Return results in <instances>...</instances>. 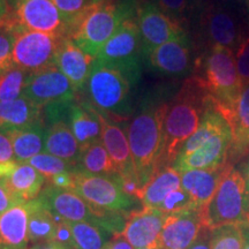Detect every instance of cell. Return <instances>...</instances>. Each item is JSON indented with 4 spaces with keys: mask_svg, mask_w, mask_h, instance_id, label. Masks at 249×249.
I'll use <instances>...</instances> for the list:
<instances>
[{
    "mask_svg": "<svg viewBox=\"0 0 249 249\" xmlns=\"http://www.w3.org/2000/svg\"><path fill=\"white\" fill-rule=\"evenodd\" d=\"M104 249H134V247L121 233H118L112 236Z\"/></svg>",
    "mask_w": 249,
    "mask_h": 249,
    "instance_id": "7dc6e473",
    "label": "cell"
},
{
    "mask_svg": "<svg viewBox=\"0 0 249 249\" xmlns=\"http://www.w3.org/2000/svg\"><path fill=\"white\" fill-rule=\"evenodd\" d=\"M30 166L36 169L40 174L46 178V181L51 179L52 177L64 172H74V166L61 158L55 157L53 155H50L48 152H40L35 157L30 158L27 161Z\"/></svg>",
    "mask_w": 249,
    "mask_h": 249,
    "instance_id": "8d00e7d4",
    "label": "cell"
},
{
    "mask_svg": "<svg viewBox=\"0 0 249 249\" xmlns=\"http://www.w3.org/2000/svg\"><path fill=\"white\" fill-rule=\"evenodd\" d=\"M44 152L73 165L75 171V165L81 155V147L67 121H55L46 128Z\"/></svg>",
    "mask_w": 249,
    "mask_h": 249,
    "instance_id": "484cf974",
    "label": "cell"
},
{
    "mask_svg": "<svg viewBox=\"0 0 249 249\" xmlns=\"http://www.w3.org/2000/svg\"><path fill=\"white\" fill-rule=\"evenodd\" d=\"M18 163L17 160L6 161V163H0V180L8 179L17 170Z\"/></svg>",
    "mask_w": 249,
    "mask_h": 249,
    "instance_id": "c3c4849f",
    "label": "cell"
},
{
    "mask_svg": "<svg viewBox=\"0 0 249 249\" xmlns=\"http://www.w3.org/2000/svg\"><path fill=\"white\" fill-rule=\"evenodd\" d=\"M68 124L79 142L81 150L101 141L102 124L98 111L88 101H74L68 113Z\"/></svg>",
    "mask_w": 249,
    "mask_h": 249,
    "instance_id": "603a6c76",
    "label": "cell"
},
{
    "mask_svg": "<svg viewBox=\"0 0 249 249\" xmlns=\"http://www.w3.org/2000/svg\"><path fill=\"white\" fill-rule=\"evenodd\" d=\"M188 249H211V230L203 226L197 239Z\"/></svg>",
    "mask_w": 249,
    "mask_h": 249,
    "instance_id": "bcb514c9",
    "label": "cell"
},
{
    "mask_svg": "<svg viewBox=\"0 0 249 249\" xmlns=\"http://www.w3.org/2000/svg\"><path fill=\"white\" fill-rule=\"evenodd\" d=\"M95 59L119 71L132 87L138 85L144 55L136 18L124 21Z\"/></svg>",
    "mask_w": 249,
    "mask_h": 249,
    "instance_id": "ba28073f",
    "label": "cell"
},
{
    "mask_svg": "<svg viewBox=\"0 0 249 249\" xmlns=\"http://www.w3.org/2000/svg\"><path fill=\"white\" fill-rule=\"evenodd\" d=\"M46 183H49V185H52L54 187H58V188L71 191L74 185L73 172H64V173L57 174V176L52 177L51 179H49Z\"/></svg>",
    "mask_w": 249,
    "mask_h": 249,
    "instance_id": "f6af8a7d",
    "label": "cell"
},
{
    "mask_svg": "<svg viewBox=\"0 0 249 249\" xmlns=\"http://www.w3.org/2000/svg\"><path fill=\"white\" fill-rule=\"evenodd\" d=\"M14 36L13 28L6 21L0 24V75L15 66L13 60Z\"/></svg>",
    "mask_w": 249,
    "mask_h": 249,
    "instance_id": "f35d334b",
    "label": "cell"
},
{
    "mask_svg": "<svg viewBox=\"0 0 249 249\" xmlns=\"http://www.w3.org/2000/svg\"><path fill=\"white\" fill-rule=\"evenodd\" d=\"M98 116L102 124L101 141L113 161L118 176L120 178L136 179L126 129L123 128L120 123L105 117L101 112H98Z\"/></svg>",
    "mask_w": 249,
    "mask_h": 249,
    "instance_id": "d6986e66",
    "label": "cell"
},
{
    "mask_svg": "<svg viewBox=\"0 0 249 249\" xmlns=\"http://www.w3.org/2000/svg\"><path fill=\"white\" fill-rule=\"evenodd\" d=\"M198 36L204 49L210 46H225L235 51L239 43L247 34L234 12L218 4L202 5L197 15Z\"/></svg>",
    "mask_w": 249,
    "mask_h": 249,
    "instance_id": "30bf717a",
    "label": "cell"
},
{
    "mask_svg": "<svg viewBox=\"0 0 249 249\" xmlns=\"http://www.w3.org/2000/svg\"><path fill=\"white\" fill-rule=\"evenodd\" d=\"M241 1L244 2L245 6L248 8V11H249V0H241Z\"/></svg>",
    "mask_w": 249,
    "mask_h": 249,
    "instance_id": "f5cc1de1",
    "label": "cell"
},
{
    "mask_svg": "<svg viewBox=\"0 0 249 249\" xmlns=\"http://www.w3.org/2000/svg\"><path fill=\"white\" fill-rule=\"evenodd\" d=\"M229 124L233 134L229 156V161L232 164L249 154V82L242 86Z\"/></svg>",
    "mask_w": 249,
    "mask_h": 249,
    "instance_id": "d4e9b609",
    "label": "cell"
},
{
    "mask_svg": "<svg viewBox=\"0 0 249 249\" xmlns=\"http://www.w3.org/2000/svg\"><path fill=\"white\" fill-rule=\"evenodd\" d=\"M242 233H244V247L242 249H249V223L241 224Z\"/></svg>",
    "mask_w": 249,
    "mask_h": 249,
    "instance_id": "816d5d0a",
    "label": "cell"
},
{
    "mask_svg": "<svg viewBox=\"0 0 249 249\" xmlns=\"http://www.w3.org/2000/svg\"><path fill=\"white\" fill-rule=\"evenodd\" d=\"M45 133L44 124L7 133L13 145L15 160L18 163H27L30 158L40 154L42 150L44 151Z\"/></svg>",
    "mask_w": 249,
    "mask_h": 249,
    "instance_id": "f1b7e54d",
    "label": "cell"
},
{
    "mask_svg": "<svg viewBox=\"0 0 249 249\" xmlns=\"http://www.w3.org/2000/svg\"><path fill=\"white\" fill-rule=\"evenodd\" d=\"M7 22L30 31L68 37L70 26L52 0H7Z\"/></svg>",
    "mask_w": 249,
    "mask_h": 249,
    "instance_id": "8fae6325",
    "label": "cell"
},
{
    "mask_svg": "<svg viewBox=\"0 0 249 249\" xmlns=\"http://www.w3.org/2000/svg\"><path fill=\"white\" fill-rule=\"evenodd\" d=\"M29 207L28 238L33 245L53 241L57 233V222L53 214L40 203L38 198L27 202Z\"/></svg>",
    "mask_w": 249,
    "mask_h": 249,
    "instance_id": "4dcf8cb0",
    "label": "cell"
},
{
    "mask_svg": "<svg viewBox=\"0 0 249 249\" xmlns=\"http://www.w3.org/2000/svg\"><path fill=\"white\" fill-rule=\"evenodd\" d=\"M77 249H104L113 236L107 230L85 222H68Z\"/></svg>",
    "mask_w": 249,
    "mask_h": 249,
    "instance_id": "d6a6232c",
    "label": "cell"
},
{
    "mask_svg": "<svg viewBox=\"0 0 249 249\" xmlns=\"http://www.w3.org/2000/svg\"><path fill=\"white\" fill-rule=\"evenodd\" d=\"M211 99V98H210ZM230 127L229 123L223 114L214 107L213 101H210L209 107L205 111L203 118H202L200 126L196 132L185 142L180 150L179 156H186L192 154L196 149H198L201 145H203L205 142H208L211 138H213L217 134L222 133L224 129ZM177 157V158H178Z\"/></svg>",
    "mask_w": 249,
    "mask_h": 249,
    "instance_id": "f546056e",
    "label": "cell"
},
{
    "mask_svg": "<svg viewBox=\"0 0 249 249\" xmlns=\"http://www.w3.org/2000/svg\"><path fill=\"white\" fill-rule=\"evenodd\" d=\"M233 142L231 127L217 134L192 154L179 156L173 167L180 173L189 170H210L224 166L229 161L230 150Z\"/></svg>",
    "mask_w": 249,
    "mask_h": 249,
    "instance_id": "2e32d148",
    "label": "cell"
},
{
    "mask_svg": "<svg viewBox=\"0 0 249 249\" xmlns=\"http://www.w3.org/2000/svg\"><path fill=\"white\" fill-rule=\"evenodd\" d=\"M15 160L13 145L7 133L0 130V163Z\"/></svg>",
    "mask_w": 249,
    "mask_h": 249,
    "instance_id": "ee69618b",
    "label": "cell"
},
{
    "mask_svg": "<svg viewBox=\"0 0 249 249\" xmlns=\"http://www.w3.org/2000/svg\"><path fill=\"white\" fill-rule=\"evenodd\" d=\"M9 26L13 28L15 34L13 45L15 66L29 74L54 66L57 50L62 37L39 31H30L12 24Z\"/></svg>",
    "mask_w": 249,
    "mask_h": 249,
    "instance_id": "7c38bea8",
    "label": "cell"
},
{
    "mask_svg": "<svg viewBox=\"0 0 249 249\" xmlns=\"http://www.w3.org/2000/svg\"><path fill=\"white\" fill-rule=\"evenodd\" d=\"M161 12L185 29L193 18H196L201 6L198 0H152Z\"/></svg>",
    "mask_w": 249,
    "mask_h": 249,
    "instance_id": "836d02e7",
    "label": "cell"
},
{
    "mask_svg": "<svg viewBox=\"0 0 249 249\" xmlns=\"http://www.w3.org/2000/svg\"><path fill=\"white\" fill-rule=\"evenodd\" d=\"M189 34L152 50L144 61L152 71L166 76L192 75L197 55Z\"/></svg>",
    "mask_w": 249,
    "mask_h": 249,
    "instance_id": "9a60e30c",
    "label": "cell"
},
{
    "mask_svg": "<svg viewBox=\"0 0 249 249\" xmlns=\"http://www.w3.org/2000/svg\"><path fill=\"white\" fill-rule=\"evenodd\" d=\"M132 86L116 68L95 59L86 90L88 102L105 117L118 121L126 120L132 112Z\"/></svg>",
    "mask_w": 249,
    "mask_h": 249,
    "instance_id": "52a82bcc",
    "label": "cell"
},
{
    "mask_svg": "<svg viewBox=\"0 0 249 249\" xmlns=\"http://www.w3.org/2000/svg\"><path fill=\"white\" fill-rule=\"evenodd\" d=\"M101 1H103V0H52V2L59 9V12L62 14V17L70 26V33L71 27L75 24L76 21L88 9Z\"/></svg>",
    "mask_w": 249,
    "mask_h": 249,
    "instance_id": "74e56055",
    "label": "cell"
},
{
    "mask_svg": "<svg viewBox=\"0 0 249 249\" xmlns=\"http://www.w3.org/2000/svg\"><path fill=\"white\" fill-rule=\"evenodd\" d=\"M235 62L242 83L249 82V33L246 34L235 49Z\"/></svg>",
    "mask_w": 249,
    "mask_h": 249,
    "instance_id": "60d3db41",
    "label": "cell"
},
{
    "mask_svg": "<svg viewBox=\"0 0 249 249\" xmlns=\"http://www.w3.org/2000/svg\"><path fill=\"white\" fill-rule=\"evenodd\" d=\"M140 249H160L158 246H155V247H147V248H140Z\"/></svg>",
    "mask_w": 249,
    "mask_h": 249,
    "instance_id": "db71d44e",
    "label": "cell"
},
{
    "mask_svg": "<svg viewBox=\"0 0 249 249\" xmlns=\"http://www.w3.org/2000/svg\"><path fill=\"white\" fill-rule=\"evenodd\" d=\"M247 181H248V186H249V166H248V169H247Z\"/></svg>",
    "mask_w": 249,
    "mask_h": 249,
    "instance_id": "11a10c76",
    "label": "cell"
},
{
    "mask_svg": "<svg viewBox=\"0 0 249 249\" xmlns=\"http://www.w3.org/2000/svg\"><path fill=\"white\" fill-rule=\"evenodd\" d=\"M74 172L93 174V176H116L114 167L110 155L102 141L92 143L91 145L81 150Z\"/></svg>",
    "mask_w": 249,
    "mask_h": 249,
    "instance_id": "1f68e13d",
    "label": "cell"
},
{
    "mask_svg": "<svg viewBox=\"0 0 249 249\" xmlns=\"http://www.w3.org/2000/svg\"><path fill=\"white\" fill-rule=\"evenodd\" d=\"M179 187H181V174L173 166H167L158 171L147 185L140 189L136 197L142 207L160 209L166 196Z\"/></svg>",
    "mask_w": 249,
    "mask_h": 249,
    "instance_id": "4316f807",
    "label": "cell"
},
{
    "mask_svg": "<svg viewBox=\"0 0 249 249\" xmlns=\"http://www.w3.org/2000/svg\"><path fill=\"white\" fill-rule=\"evenodd\" d=\"M93 62L95 58L83 51L70 37H62L55 55V66L77 92L86 89Z\"/></svg>",
    "mask_w": 249,
    "mask_h": 249,
    "instance_id": "ffe728a7",
    "label": "cell"
},
{
    "mask_svg": "<svg viewBox=\"0 0 249 249\" xmlns=\"http://www.w3.org/2000/svg\"><path fill=\"white\" fill-rule=\"evenodd\" d=\"M8 18L7 0H0V24H2Z\"/></svg>",
    "mask_w": 249,
    "mask_h": 249,
    "instance_id": "f907efd6",
    "label": "cell"
},
{
    "mask_svg": "<svg viewBox=\"0 0 249 249\" xmlns=\"http://www.w3.org/2000/svg\"><path fill=\"white\" fill-rule=\"evenodd\" d=\"M77 91L55 66L30 74L23 95L39 107L54 104H68L76 98Z\"/></svg>",
    "mask_w": 249,
    "mask_h": 249,
    "instance_id": "5bb4252c",
    "label": "cell"
},
{
    "mask_svg": "<svg viewBox=\"0 0 249 249\" xmlns=\"http://www.w3.org/2000/svg\"><path fill=\"white\" fill-rule=\"evenodd\" d=\"M160 209L166 214H172L192 209H198V208L195 205L191 195L182 187H179L178 189H176L166 196Z\"/></svg>",
    "mask_w": 249,
    "mask_h": 249,
    "instance_id": "ab89813d",
    "label": "cell"
},
{
    "mask_svg": "<svg viewBox=\"0 0 249 249\" xmlns=\"http://www.w3.org/2000/svg\"><path fill=\"white\" fill-rule=\"evenodd\" d=\"M210 101L208 92L191 75L169 102L164 119L160 170L173 166L182 145L197 130Z\"/></svg>",
    "mask_w": 249,
    "mask_h": 249,
    "instance_id": "6da1fadb",
    "label": "cell"
},
{
    "mask_svg": "<svg viewBox=\"0 0 249 249\" xmlns=\"http://www.w3.org/2000/svg\"><path fill=\"white\" fill-rule=\"evenodd\" d=\"M167 214L160 209L142 207L127 214L126 224L121 232L134 248L158 246V240Z\"/></svg>",
    "mask_w": 249,
    "mask_h": 249,
    "instance_id": "e0dca14e",
    "label": "cell"
},
{
    "mask_svg": "<svg viewBox=\"0 0 249 249\" xmlns=\"http://www.w3.org/2000/svg\"><path fill=\"white\" fill-rule=\"evenodd\" d=\"M20 203H22V202L18 200L17 196L12 194L4 181H0V214Z\"/></svg>",
    "mask_w": 249,
    "mask_h": 249,
    "instance_id": "7bdbcfd3",
    "label": "cell"
},
{
    "mask_svg": "<svg viewBox=\"0 0 249 249\" xmlns=\"http://www.w3.org/2000/svg\"><path fill=\"white\" fill-rule=\"evenodd\" d=\"M200 209L167 214L161 230L160 249H188L203 229Z\"/></svg>",
    "mask_w": 249,
    "mask_h": 249,
    "instance_id": "ac0fdd59",
    "label": "cell"
},
{
    "mask_svg": "<svg viewBox=\"0 0 249 249\" xmlns=\"http://www.w3.org/2000/svg\"><path fill=\"white\" fill-rule=\"evenodd\" d=\"M4 181L12 194L22 203L37 198L46 185V178L27 163H18L17 170Z\"/></svg>",
    "mask_w": 249,
    "mask_h": 249,
    "instance_id": "83f0119b",
    "label": "cell"
},
{
    "mask_svg": "<svg viewBox=\"0 0 249 249\" xmlns=\"http://www.w3.org/2000/svg\"><path fill=\"white\" fill-rule=\"evenodd\" d=\"M141 0H103L76 21L70 38L83 51L96 58L119 27L128 18H136Z\"/></svg>",
    "mask_w": 249,
    "mask_h": 249,
    "instance_id": "277c9868",
    "label": "cell"
},
{
    "mask_svg": "<svg viewBox=\"0 0 249 249\" xmlns=\"http://www.w3.org/2000/svg\"><path fill=\"white\" fill-rule=\"evenodd\" d=\"M201 218L209 230L249 223V186L240 170L230 166L211 200L201 209Z\"/></svg>",
    "mask_w": 249,
    "mask_h": 249,
    "instance_id": "8992f818",
    "label": "cell"
},
{
    "mask_svg": "<svg viewBox=\"0 0 249 249\" xmlns=\"http://www.w3.org/2000/svg\"><path fill=\"white\" fill-rule=\"evenodd\" d=\"M244 233L241 224H230L211 230V249H242Z\"/></svg>",
    "mask_w": 249,
    "mask_h": 249,
    "instance_id": "d590c367",
    "label": "cell"
},
{
    "mask_svg": "<svg viewBox=\"0 0 249 249\" xmlns=\"http://www.w3.org/2000/svg\"><path fill=\"white\" fill-rule=\"evenodd\" d=\"M192 76L208 92L214 107L229 123L244 86L236 68L234 51L219 45L204 49L197 55Z\"/></svg>",
    "mask_w": 249,
    "mask_h": 249,
    "instance_id": "3957f363",
    "label": "cell"
},
{
    "mask_svg": "<svg viewBox=\"0 0 249 249\" xmlns=\"http://www.w3.org/2000/svg\"><path fill=\"white\" fill-rule=\"evenodd\" d=\"M58 244L64 246L67 249H77L75 240H74L73 232H71L70 224L66 220L57 223V233H55L54 240Z\"/></svg>",
    "mask_w": 249,
    "mask_h": 249,
    "instance_id": "b9f144b4",
    "label": "cell"
},
{
    "mask_svg": "<svg viewBox=\"0 0 249 249\" xmlns=\"http://www.w3.org/2000/svg\"><path fill=\"white\" fill-rule=\"evenodd\" d=\"M71 191L85 198L88 203L102 210L128 213L135 210L139 200L127 195L120 185L119 176H93L73 172Z\"/></svg>",
    "mask_w": 249,
    "mask_h": 249,
    "instance_id": "9c48e42d",
    "label": "cell"
},
{
    "mask_svg": "<svg viewBox=\"0 0 249 249\" xmlns=\"http://www.w3.org/2000/svg\"><path fill=\"white\" fill-rule=\"evenodd\" d=\"M40 203L53 214L55 222H85L102 227L112 234L123 232L128 213L102 210L93 207L75 192L46 183L38 197Z\"/></svg>",
    "mask_w": 249,
    "mask_h": 249,
    "instance_id": "5b68a950",
    "label": "cell"
},
{
    "mask_svg": "<svg viewBox=\"0 0 249 249\" xmlns=\"http://www.w3.org/2000/svg\"><path fill=\"white\" fill-rule=\"evenodd\" d=\"M136 23L141 36L144 60L154 49L188 34L187 29L161 12L152 0L140 1Z\"/></svg>",
    "mask_w": 249,
    "mask_h": 249,
    "instance_id": "4fadbf2b",
    "label": "cell"
},
{
    "mask_svg": "<svg viewBox=\"0 0 249 249\" xmlns=\"http://www.w3.org/2000/svg\"><path fill=\"white\" fill-rule=\"evenodd\" d=\"M227 163L224 166L210 170H189L181 174V187L191 195L198 209H202L211 200L218 186L231 166Z\"/></svg>",
    "mask_w": 249,
    "mask_h": 249,
    "instance_id": "7402d4cb",
    "label": "cell"
},
{
    "mask_svg": "<svg viewBox=\"0 0 249 249\" xmlns=\"http://www.w3.org/2000/svg\"><path fill=\"white\" fill-rule=\"evenodd\" d=\"M30 74L14 66L0 75V102H12L20 98L26 89Z\"/></svg>",
    "mask_w": 249,
    "mask_h": 249,
    "instance_id": "e575fe53",
    "label": "cell"
},
{
    "mask_svg": "<svg viewBox=\"0 0 249 249\" xmlns=\"http://www.w3.org/2000/svg\"><path fill=\"white\" fill-rule=\"evenodd\" d=\"M224 1H226V2H232V1H235V0H224Z\"/></svg>",
    "mask_w": 249,
    "mask_h": 249,
    "instance_id": "9f6ffc18",
    "label": "cell"
},
{
    "mask_svg": "<svg viewBox=\"0 0 249 249\" xmlns=\"http://www.w3.org/2000/svg\"><path fill=\"white\" fill-rule=\"evenodd\" d=\"M44 117L43 108L24 95L12 102H0V130L5 133L44 124Z\"/></svg>",
    "mask_w": 249,
    "mask_h": 249,
    "instance_id": "44dd1931",
    "label": "cell"
},
{
    "mask_svg": "<svg viewBox=\"0 0 249 249\" xmlns=\"http://www.w3.org/2000/svg\"><path fill=\"white\" fill-rule=\"evenodd\" d=\"M29 207L27 202L0 214V249H28Z\"/></svg>",
    "mask_w": 249,
    "mask_h": 249,
    "instance_id": "cb8c5ba5",
    "label": "cell"
},
{
    "mask_svg": "<svg viewBox=\"0 0 249 249\" xmlns=\"http://www.w3.org/2000/svg\"><path fill=\"white\" fill-rule=\"evenodd\" d=\"M28 249H67L64 246L55 241H48V242H40V244L33 245Z\"/></svg>",
    "mask_w": 249,
    "mask_h": 249,
    "instance_id": "681fc988",
    "label": "cell"
},
{
    "mask_svg": "<svg viewBox=\"0 0 249 249\" xmlns=\"http://www.w3.org/2000/svg\"><path fill=\"white\" fill-rule=\"evenodd\" d=\"M167 107L169 102L147 101L126 127L140 189L160 171Z\"/></svg>",
    "mask_w": 249,
    "mask_h": 249,
    "instance_id": "7a4b0ae2",
    "label": "cell"
}]
</instances>
